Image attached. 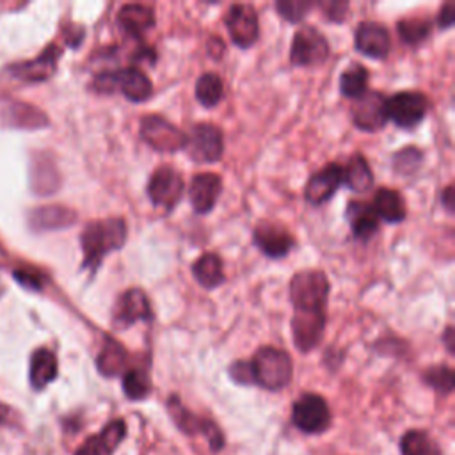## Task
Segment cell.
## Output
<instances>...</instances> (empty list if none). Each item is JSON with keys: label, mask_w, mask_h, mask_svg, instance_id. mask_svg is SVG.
I'll return each instance as SVG.
<instances>
[{"label": "cell", "mask_w": 455, "mask_h": 455, "mask_svg": "<svg viewBox=\"0 0 455 455\" xmlns=\"http://www.w3.org/2000/svg\"><path fill=\"white\" fill-rule=\"evenodd\" d=\"M347 220L354 238L366 242L379 229V217L373 206L364 201H350L347 206Z\"/></svg>", "instance_id": "22"}, {"label": "cell", "mask_w": 455, "mask_h": 455, "mask_svg": "<svg viewBox=\"0 0 455 455\" xmlns=\"http://www.w3.org/2000/svg\"><path fill=\"white\" fill-rule=\"evenodd\" d=\"M423 380L434 387L435 391L443 393V395H448L451 389H453V370L446 364H441V366H430L425 373H423Z\"/></svg>", "instance_id": "36"}, {"label": "cell", "mask_w": 455, "mask_h": 455, "mask_svg": "<svg viewBox=\"0 0 455 455\" xmlns=\"http://www.w3.org/2000/svg\"><path fill=\"white\" fill-rule=\"evenodd\" d=\"M430 20L427 18H403L398 21L396 30L407 44H419L430 36Z\"/></svg>", "instance_id": "35"}, {"label": "cell", "mask_w": 455, "mask_h": 455, "mask_svg": "<svg viewBox=\"0 0 455 455\" xmlns=\"http://www.w3.org/2000/svg\"><path fill=\"white\" fill-rule=\"evenodd\" d=\"M222 190V180L215 172H199L192 178L188 187V199L196 213H208L213 210Z\"/></svg>", "instance_id": "17"}, {"label": "cell", "mask_w": 455, "mask_h": 455, "mask_svg": "<svg viewBox=\"0 0 455 455\" xmlns=\"http://www.w3.org/2000/svg\"><path fill=\"white\" fill-rule=\"evenodd\" d=\"M313 7L309 0H279L275 2L277 12L290 23H297L306 18L307 11Z\"/></svg>", "instance_id": "38"}, {"label": "cell", "mask_w": 455, "mask_h": 455, "mask_svg": "<svg viewBox=\"0 0 455 455\" xmlns=\"http://www.w3.org/2000/svg\"><path fill=\"white\" fill-rule=\"evenodd\" d=\"M291 419L306 434H322L331 425V411L320 395L306 393L293 403Z\"/></svg>", "instance_id": "7"}, {"label": "cell", "mask_w": 455, "mask_h": 455, "mask_svg": "<svg viewBox=\"0 0 455 455\" xmlns=\"http://www.w3.org/2000/svg\"><path fill=\"white\" fill-rule=\"evenodd\" d=\"M318 7L322 9L323 16L329 20V21H343L347 18V11H348V2H341V0H325V2H320Z\"/></svg>", "instance_id": "39"}, {"label": "cell", "mask_w": 455, "mask_h": 455, "mask_svg": "<svg viewBox=\"0 0 455 455\" xmlns=\"http://www.w3.org/2000/svg\"><path fill=\"white\" fill-rule=\"evenodd\" d=\"M355 48L371 57L384 59L391 50V37L387 28L377 21H363L355 28Z\"/></svg>", "instance_id": "18"}, {"label": "cell", "mask_w": 455, "mask_h": 455, "mask_svg": "<svg viewBox=\"0 0 455 455\" xmlns=\"http://www.w3.org/2000/svg\"><path fill=\"white\" fill-rule=\"evenodd\" d=\"M126 363H128L126 348L119 341H116L112 338H107V341H105V345L100 350L98 359H96L98 371L105 377H114V375L124 373Z\"/></svg>", "instance_id": "27"}, {"label": "cell", "mask_w": 455, "mask_h": 455, "mask_svg": "<svg viewBox=\"0 0 455 455\" xmlns=\"http://www.w3.org/2000/svg\"><path fill=\"white\" fill-rule=\"evenodd\" d=\"M329 279L322 270L297 272L290 281V299L295 313H325Z\"/></svg>", "instance_id": "4"}, {"label": "cell", "mask_w": 455, "mask_h": 455, "mask_svg": "<svg viewBox=\"0 0 455 455\" xmlns=\"http://www.w3.org/2000/svg\"><path fill=\"white\" fill-rule=\"evenodd\" d=\"M167 407H169V412L174 419V423L188 435H194V434H201L208 439V444L212 450L219 451L222 446H224V435L220 432V428L210 421V419H204L194 412H190L187 407L181 405V402L178 400V396H171L169 402H167Z\"/></svg>", "instance_id": "10"}, {"label": "cell", "mask_w": 455, "mask_h": 455, "mask_svg": "<svg viewBox=\"0 0 455 455\" xmlns=\"http://www.w3.org/2000/svg\"><path fill=\"white\" fill-rule=\"evenodd\" d=\"M185 185L180 172L169 165L158 167L148 181V196L153 204L171 210L183 196Z\"/></svg>", "instance_id": "12"}, {"label": "cell", "mask_w": 455, "mask_h": 455, "mask_svg": "<svg viewBox=\"0 0 455 455\" xmlns=\"http://www.w3.org/2000/svg\"><path fill=\"white\" fill-rule=\"evenodd\" d=\"M76 220V213L60 204H46L32 210L30 226L39 231L62 229L71 226Z\"/></svg>", "instance_id": "23"}, {"label": "cell", "mask_w": 455, "mask_h": 455, "mask_svg": "<svg viewBox=\"0 0 455 455\" xmlns=\"http://www.w3.org/2000/svg\"><path fill=\"white\" fill-rule=\"evenodd\" d=\"M368 84V69L363 64L348 66L339 76V91L347 98H359L366 92Z\"/></svg>", "instance_id": "32"}, {"label": "cell", "mask_w": 455, "mask_h": 455, "mask_svg": "<svg viewBox=\"0 0 455 455\" xmlns=\"http://www.w3.org/2000/svg\"><path fill=\"white\" fill-rule=\"evenodd\" d=\"M12 423V411L0 402V425H11Z\"/></svg>", "instance_id": "43"}, {"label": "cell", "mask_w": 455, "mask_h": 455, "mask_svg": "<svg viewBox=\"0 0 455 455\" xmlns=\"http://www.w3.org/2000/svg\"><path fill=\"white\" fill-rule=\"evenodd\" d=\"M329 57V43L315 27H302L291 39L290 60L293 66H320Z\"/></svg>", "instance_id": "6"}, {"label": "cell", "mask_w": 455, "mask_h": 455, "mask_svg": "<svg viewBox=\"0 0 455 455\" xmlns=\"http://www.w3.org/2000/svg\"><path fill=\"white\" fill-rule=\"evenodd\" d=\"M247 363L251 371V384H258L265 389L277 391L288 386V382L291 380V357L281 348L261 347Z\"/></svg>", "instance_id": "2"}, {"label": "cell", "mask_w": 455, "mask_h": 455, "mask_svg": "<svg viewBox=\"0 0 455 455\" xmlns=\"http://www.w3.org/2000/svg\"><path fill=\"white\" fill-rule=\"evenodd\" d=\"M59 55H60V50L52 44L39 57H36L32 60H27V62L14 64V66L9 68V71L16 78H21V80H27V82H41V80H46L53 75Z\"/></svg>", "instance_id": "21"}, {"label": "cell", "mask_w": 455, "mask_h": 455, "mask_svg": "<svg viewBox=\"0 0 455 455\" xmlns=\"http://www.w3.org/2000/svg\"><path fill=\"white\" fill-rule=\"evenodd\" d=\"M226 27L231 41L240 48H249L258 41L259 23L258 12L249 4H233L226 12Z\"/></svg>", "instance_id": "11"}, {"label": "cell", "mask_w": 455, "mask_h": 455, "mask_svg": "<svg viewBox=\"0 0 455 455\" xmlns=\"http://www.w3.org/2000/svg\"><path fill=\"white\" fill-rule=\"evenodd\" d=\"M343 183V167L336 162L327 164L318 172H315L304 188V197L311 204H322L329 201L334 192Z\"/></svg>", "instance_id": "16"}, {"label": "cell", "mask_w": 455, "mask_h": 455, "mask_svg": "<svg viewBox=\"0 0 455 455\" xmlns=\"http://www.w3.org/2000/svg\"><path fill=\"white\" fill-rule=\"evenodd\" d=\"M153 318L148 295L140 288H130L116 302L112 322L117 329H126L135 322H148Z\"/></svg>", "instance_id": "14"}, {"label": "cell", "mask_w": 455, "mask_h": 455, "mask_svg": "<svg viewBox=\"0 0 455 455\" xmlns=\"http://www.w3.org/2000/svg\"><path fill=\"white\" fill-rule=\"evenodd\" d=\"M57 370H59V364H57L55 354L48 348H37L30 357V370H28V379L32 387L37 391L44 389L50 382L55 380Z\"/></svg>", "instance_id": "25"}, {"label": "cell", "mask_w": 455, "mask_h": 455, "mask_svg": "<svg viewBox=\"0 0 455 455\" xmlns=\"http://www.w3.org/2000/svg\"><path fill=\"white\" fill-rule=\"evenodd\" d=\"M14 277L23 284V286H30V288H41V279L37 277V274H30V272H27V270H18V272H14Z\"/></svg>", "instance_id": "41"}, {"label": "cell", "mask_w": 455, "mask_h": 455, "mask_svg": "<svg viewBox=\"0 0 455 455\" xmlns=\"http://www.w3.org/2000/svg\"><path fill=\"white\" fill-rule=\"evenodd\" d=\"M192 274H194L196 281L203 288H208V290L217 288L226 279L224 270H222V259L215 252H206L201 258H197L192 265Z\"/></svg>", "instance_id": "28"}, {"label": "cell", "mask_w": 455, "mask_h": 455, "mask_svg": "<svg viewBox=\"0 0 455 455\" xmlns=\"http://www.w3.org/2000/svg\"><path fill=\"white\" fill-rule=\"evenodd\" d=\"M352 121L363 132H377L387 123L386 98L377 91H366L354 100Z\"/></svg>", "instance_id": "13"}, {"label": "cell", "mask_w": 455, "mask_h": 455, "mask_svg": "<svg viewBox=\"0 0 455 455\" xmlns=\"http://www.w3.org/2000/svg\"><path fill=\"white\" fill-rule=\"evenodd\" d=\"M325 327V313H295L291 318V334L293 343L300 352L313 350L322 336Z\"/></svg>", "instance_id": "19"}, {"label": "cell", "mask_w": 455, "mask_h": 455, "mask_svg": "<svg viewBox=\"0 0 455 455\" xmlns=\"http://www.w3.org/2000/svg\"><path fill=\"white\" fill-rule=\"evenodd\" d=\"M402 455H443L435 441L423 430H409L400 439Z\"/></svg>", "instance_id": "31"}, {"label": "cell", "mask_w": 455, "mask_h": 455, "mask_svg": "<svg viewBox=\"0 0 455 455\" xmlns=\"http://www.w3.org/2000/svg\"><path fill=\"white\" fill-rule=\"evenodd\" d=\"M254 243L268 258H284L295 245L290 231L274 222H259L252 231Z\"/></svg>", "instance_id": "15"}, {"label": "cell", "mask_w": 455, "mask_h": 455, "mask_svg": "<svg viewBox=\"0 0 455 455\" xmlns=\"http://www.w3.org/2000/svg\"><path fill=\"white\" fill-rule=\"evenodd\" d=\"M151 382L148 371L142 368H130L123 373V391L130 400H142L148 396Z\"/></svg>", "instance_id": "34"}, {"label": "cell", "mask_w": 455, "mask_h": 455, "mask_svg": "<svg viewBox=\"0 0 455 455\" xmlns=\"http://www.w3.org/2000/svg\"><path fill=\"white\" fill-rule=\"evenodd\" d=\"M80 242L84 251V267L96 270L108 252L124 245L126 224L121 217L92 220L84 228Z\"/></svg>", "instance_id": "1"}, {"label": "cell", "mask_w": 455, "mask_h": 455, "mask_svg": "<svg viewBox=\"0 0 455 455\" xmlns=\"http://www.w3.org/2000/svg\"><path fill=\"white\" fill-rule=\"evenodd\" d=\"M224 96V84L219 75L204 73L196 82V98L203 107H215Z\"/></svg>", "instance_id": "33"}, {"label": "cell", "mask_w": 455, "mask_h": 455, "mask_svg": "<svg viewBox=\"0 0 455 455\" xmlns=\"http://www.w3.org/2000/svg\"><path fill=\"white\" fill-rule=\"evenodd\" d=\"M140 137L148 146L162 153H174L178 149H183L187 144V135L158 114H149L142 117Z\"/></svg>", "instance_id": "5"}, {"label": "cell", "mask_w": 455, "mask_h": 455, "mask_svg": "<svg viewBox=\"0 0 455 455\" xmlns=\"http://www.w3.org/2000/svg\"><path fill=\"white\" fill-rule=\"evenodd\" d=\"M444 345H446L448 352L453 354V327L451 325H448L444 331Z\"/></svg>", "instance_id": "44"}, {"label": "cell", "mask_w": 455, "mask_h": 455, "mask_svg": "<svg viewBox=\"0 0 455 455\" xmlns=\"http://www.w3.org/2000/svg\"><path fill=\"white\" fill-rule=\"evenodd\" d=\"M185 149L196 162H217L224 151V135L219 126L199 123L187 137Z\"/></svg>", "instance_id": "9"}, {"label": "cell", "mask_w": 455, "mask_h": 455, "mask_svg": "<svg viewBox=\"0 0 455 455\" xmlns=\"http://www.w3.org/2000/svg\"><path fill=\"white\" fill-rule=\"evenodd\" d=\"M453 21H455V5H453L451 2H448V4H444L443 9L439 11L437 25H439L441 28H448V27L453 25Z\"/></svg>", "instance_id": "40"}, {"label": "cell", "mask_w": 455, "mask_h": 455, "mask_svg": "<svg viewBox=\"0 0 455 455\" xmlns=\"http://www.w3.org/2000/svg\"><path fill=\"white\" fill-rule=\"evenodd\" d=\"M373 212L379 219L396 224L405 219V201L393 188H379L373 197Z\"/></svg>", "instance_id": "26"}, {"label": "cell", "mask_w": 455, "mask_h": 455, "mask_svg": "<svg viewBox=\"0 0 455 455\" xmlns=\"http://www.w3.org/2000/svg\"><path fill=\"white\" fill-rule=\"evenodd\" d=\"M421 162H423V153L412 146L400 149L393 156V167L396 172H402V174L416 172V169L421 165Z\"/></svg>", "instance_id": "37"}, {"label": "cell", "mask_w": 455, "mask_h": 455, "mask_svg": "<svg viewBox=\"0 0 455 455\" xmlns=\"http://www.w3.org/2000/svg\"><path fill=\"white\" fill-rule=\"evenodd\" d=\"M92 89L103 94L121 92L133 103L146 101L153 94V84L148 75L135 68L116 71H100L92 80Z\"/></svg>", "instance_id": "3"}, {"label": "cell", "mask_w": 455, "mask_h": 455, "mask_svg": "<svg viewBox=\"0 0 455 455\" xmlns=\"http://www.w3.org/2000/svg\"><path fill=\"white\" fill-rule=\"evenodd\" d=\"M443 204H444V208L450 212V213H453V185H448L446 188H444V192H443Z\"/></svg>", "instance_id": "42"}, {"label": "cell", "mask_w": 455, "mask_h": 455, "mask_svg": "<svg viewBox=\"0 0 455 455\" xmlns=\"http://www.w3.org/2000/svg\"><path fill=\"white\" fill-rule=\"evenodd\" d=\"M126 427L123 419H114L103 427L101 432L85 439L75 455H112L117 444L124 439Z\"/></svg>", "instance_id": "20"}, {"label": "cell", "mask_w": 455, "mask_h": 455, "mask_svg": "<svg viewBox=\"0 0 455 455\" xmlns=\"http://www.w3.org/2000/svg\"><path fill=\"white\" fill-rule=\"evenodd\" d=\"M4 123L18 128H39L48 123L46 116L27 103H9L2 112Z\"/></svg>", "instance_id": "29"}, {"label": "cell", "mask_w": 455, "mask_h": 455, "mask_svg": "<svg viewBox=\"0 0 455 455\" xmlns=\"http://www.w3.org/2000/svg\"><path fill=\"white\" fill-rule=\"evenodd\" d=\"M428 108L425 94L418 91H400L386 100V114L400 128H412L423 121Z\"/></svg>", "instance_id": "8"}, {"label": "cell", "mask_w": 455, "mask_h": 455, "mask_svg": "<svg viewBox=\"0 0 455 455\" xmlns=\"http://www.w3.org/2000/svg\"><path fill=\"white\" fill-rule=\"evenodd\" d=\"M117 21L130 36L139 37L155 25V12L144 4H126L119 9Z\"/></svg>", "instance_id": "24"}, {"label": "cell", "mask_w": 455, "mask_h": 455, "mask_svg": "<svg viewBox=\"0 0 455 455\" xmlns=\"http://www.w3.org/2000/svg\"><path fill=\"white\" fill-rule=\"evenodd\" d=\"M343 181L354 192H366L373 185V172L363 155H354L343 167Z\"/></svg>", "instance_id": "30"}]
</instances>
